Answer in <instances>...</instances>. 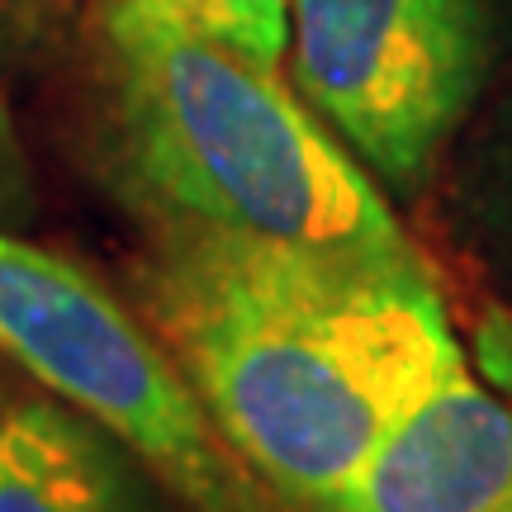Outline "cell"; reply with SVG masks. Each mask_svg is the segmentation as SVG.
Instances as JSON below:
<instances>
[{
  "label": "cell",
  "instance_id": "obj_5",
  "mask_svg": "<svg viewBox=\"0 0 512 512\" xmlns=\"http://www.w3.org/2000/svg\"><path fill=\"white\" fill-rule=\"evenodd\" d=\"M309 512H512V403L470 370L437 384Z\"/></svg>",
  "mask_w": 512,
  "mask_h": 512
},
{
  "label": "cell",
  "instance_id": "obj_4",
  "mask_svg": "<svg viewBox=\"0 0 512 512\" xmlns=\"http://www.w3.org/2000/svg\"><path fill=\"white\" fill-rule=\"evenodd\" d=\"M294 91L375 181L418 190L494 62V0H290Z\"/></svg>",
  "mask_w": 512,
  "mask_h": 512
},
{
  "label": "cell",
  "instance_id": "obj_3",
  "mask_svg": "<svg viewBox=\"0 0 512 512\" xmlns=\"http://www.w3.org/2000/svg\"><path fill=\"white\" fill-rule=\"evenodd\" d=\"M0 351L48 394L110 427L190 512H280L143 313L15 228H0Z\"/></svg>",
  "mask_w": 512,
  "mask_h": 512
},
{
  "label": "cell",
  "instance_id": "obj_9",
  "mask_svg": "<svg viewBox=\"0 0 512 512\" xmlns=\"http://www.w3.org/2000/svg\"><path fill=\"white\" fill-rule=\"evenodd\" d=\"M475 366L503 399H512V309H484L475 323Z\"/></svg>",
  "mask_w": 512,
  "mask_h": 512
},
{
  "label": "cell",
  "instance_id": "obj_1",
  "mask_svg": "<svg viewBox=\"0 0 512 512\" xmlns=\"http://www.w3.org/2000/svg\"><path fill=\"white\" fill-rule=\"evenodd\" d=\"M147 328L219 437L290 512L347 484L394 422L470 370L432 266L162 223Z\"/></svg>",
  "mask_w": 512,
  "mask_h": 512
},
{
  "label": "cell",
  "instance_id": "obj_8",
  "mask_svg": "<svg viewBox=\"0 0 512 512\" xmlns=\"http://www.w3.org/2000/svg\"><path fill=\"white\" fill-rule=\"evenodd\" d=\"M29 214H34V171L19 143L5 86H0V228H19Z\"/></svg>",
  "mask_w": 512,
  "mask_h": 512
},
{
  "label": "cell",
  "instance_id": "obj_7",
  "mask_svg": "<svg viewBox=\"0 0 512 512\" xmlns=\"http://www.w3.org/2000/svg\"><path fill=\"white\" fill-rule=\"evenodd\" d=\"M271 72H285L290 48V0H138Z\"/></svg>",
  "mask_w": 512,
  "mask_h": 512
},
{
  "label": "cell",
  "instance_id": "obj_2",
  "mask_svg": "<svg viewBox=\"0 0 512 512\" xmlns=\"http://www.w3.org/2000/svg\"><path fill=\"white\" fill-rule=\"evenodd\" d=\"M100 38L124 166L162 223L299 252H418L380 181L285 72L138 0H100Z\"/></svg>",
  "mask_w": 512,
  "mask_h": 512
},
{
  "label": "cell",
  "instance_id": "obj_6",
  "mask_svg": "<svg viewBox=\"0 0 512 512\" xmlns=\"http://www.w3.org/2000/svg\"><path fill=\"white\" fill-rule=\"evenodd\" d=\"M0 512H157V494L110 427L57 394H5Z\"/></svg>",
  "mask_w": 512,
  "mask_h": 512
}]
</instances>
